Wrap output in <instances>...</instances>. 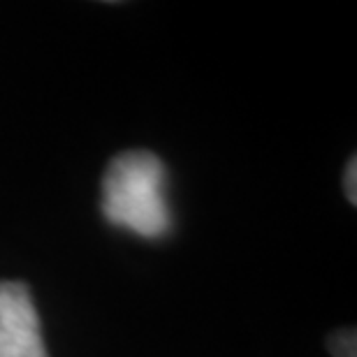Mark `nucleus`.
Segmentation results:
<instances>
[{
	"mask_svg": "<svg viewBox=\"0 0 357 357\" xmlns=\"http://www.w3.org/2000/svg\"><path fill=\"white\" fill-rule=\"evenodd\" d=\"M165 167L151 151H126L109 162L102 178V213L112 225L144 239L172 230L165 195Z\"/></svg>",
	"mask_w": 357,
	"mask_h": 357,
	"instance_id": "nucleus-1",
	"label": "nucleus"
},
{
	"mask_svg": "<svg viewBox=\"0 0 357 357\" xmlns=\"http://www.w3.org/2000/svg\"><path fill=\"white\" fill-rule=\"evenodd\" d=\"M0 357H49L31 290L21 281H0Z\"/></svg>",
	"mask_w": 357,
	"mask_h": 357,
	"instance_id": "nucleus-2",
	"label": "nucleus"
},
{
	"mask_svg": "<svg viewBox=\"0 0 357 357\" xmlns=\"http://www.w3.org/2000/svg\"><path fill=\"white\" fill-rule=\"evenodd\" d=\"M330 351L334 357H357V339L355 330H341L330 339Z\"/></svg>",
	"mask_w": 357,
	"mask_h": 357,
	"instance_id": "nucleus-3",
	"label": "nucleus"
},
{
	"mask_svg": "<svg viewBox=\"0 0 357 357\" xmlns=\"http://www.w3.org/2000/svg\"><path fill=\"white\" fill-rule=\"evenodd\" d=\"M355 167H357V160L355 158H351V162H348V167H346V176H344V185H346V195H348V199L355 204L357 202V185H355V181H357V172H355Z\"/></svg>",
	"mask_w": 357,
	"mask_h": 357,
	"instance_id": "nucleus-4",
	"label": "nucleus"
}]
</instances>
